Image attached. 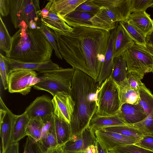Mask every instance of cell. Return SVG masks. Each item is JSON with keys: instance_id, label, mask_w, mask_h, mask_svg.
Masks as SVG:
<instances>
[{"instance_id": "6da1fadb", "label": "cell", "mask_w": 153, "mask_h": 153, "mask_svg": "<svg viewBox=\"0 0 153 153\" xmlns=\"http://www.w3.org/2000/svg\"><path fill=\"white\" fill-rule=\"evenodd\" d=\"M62 57L75 69L97 80L108 43L110 32L94 27L78 26L71 31H54Z\"/></svg>"}, {"instance_id": "7a4b0ae2", "label": "cell", "mask_w": 153, "mask_h": 153, "mask_svg": "<svg viewBox=\"0 0 153 153\" xmlns=\"http://www.w3.org/2000/svg\"><path fill=\"white\" fill-rule=\"evenodd\" d=\"M100 87L96 80L75 69L68 93L75 103L70 123L71 138L80 134L87 127L92 117L96 113Z\"/></svg>"}, {"instance_id": "3957f363", "label": "cell", "mask_w": 153, "mask_h": 153, "mask_svg": "<svg viewBox=\"0 0 153 153\" xmlns=\"http://www.w3.org/2000/svg\"><path fill=\"white\" fill-rule=\"evenodd\" d=\"M11 48L5 57L25 63L47 62L53 49L38 29L21 28L13 35Z\"/></svg>"}, {"instance_id": "277c9868", "label": "cell", "mask_w": 153, "mask_h": 153, "mask_svg": "<svg viewBox=\"0 0 153 153\" xmlns=\"http://www.w3.org/2000/svg\"><path fill=\"white\" fill-rule=\"evenodd\" d=\"M10 14L15 28L39 29L41 25L39 0H10Z\"/></svg>"}, {"instance_id": "5b68a950", "label": "cell", "mask_w": 153, "mask_h": 153, "mask_svg": "<svg viewBox=\"0 0 153 153\" xmlns=\"http://www.w3.org/2000/svg\"><path fill=\"white\" fill-rule=\"evenodd\" d=\"M75 69L73 68L37 72L39 82L33 87L47 91L54 97L58 92L68 93L71 88Z\"/></svg>"}, {"instance_id": "8992f818", "label": "cell", "mask_w": 153, "mask_h": 153, "mask_svg": "<svg viewBox=\"0 0 153 153\" xmlns=\"http://www.w3.org/2000/svg\"><path fill=\"white\" fill-rule=\"evenodd\" d=\"M96 114L111 116L118 112L121 105L117 84L110 76L102 84L97 96Z\"/></svg>"}, {"instance_id": "52a82bcc", "label": "cell", "mask_w": 153, "mask_h": 153, "mask_svg": "<svg viewBox=\"0 0 153 153\" xmlns=\"http://www.w3.org/2000/svg\"><path fill=\"white\" fill-rule=\"evenodd\" d=\"M128 72L136 73L142 77L153 71V56L141 46L135 43L123 54Z\"/></svg>"}, {"instance_id": "ba28073f", "label": "cell", "mask_w": 153, "mask_h": 153, "mask_svg": "<svg viewBox=\"0 0 153 153\" xmlns=\"http://www.w3.org/2000/svg\"><path fill=\"white\" fill-rule=\"evenodd\" d=\"M8 91L10 93H19L26 95L30 91L33 80L37 79L36 71L18 69L7 73Z\"/></svg>"}, {"instance_id": "9c48e42d", "label": "cell", "mask_w": 153, "mask_h": 153, "mask_svg": "<svg viewBox=\"0 0 153 153\" xmlns=\"http://www.w3.org/2000/svg\"><path fill=\"white\" fill-rule=\"evenodd\" d=\"M97 140L95 132L88 126L80 134L71 138L61 147L65 153H88L96 149Z\"/></svg>"}, {"instance_id": "30bf717a", "label": "cell", "mask_w": 153, "mask_h": 153, "mask_svg": "<svg viewBox=\"0 0 153 153\" xmlns=\"http://www.w3.org/2000/svg\"><path fill=\"white\" fill-rule=\"evenodd\" d=\"M0 136L2 153H4L11 144L13 125L16 115L6 107L0 97Z\"/></svg>"}, {"instance_id": "8fae6325", "label": "cell", "mask_w": 153, "mask_h": 153, "mask_svg": "<svg viewBox=\"0 0 153 153\" xmlns=\"http://www.w3.org/2000/svg\"><path fill=\"white\" fill-rule=\"evenodd\" d=\"M51 100L53 114L70 124L74 110L75 103L69 93L65 91L58 92Z\"/></svg>"}, {"instance_id": "7c38bea8", "label": "cell", "mask_w": 153, "mask_h": 153, "mask_svg": "<svg viewBox=\"0 0 153 153\" xmlns=\"http://www.w3.org/2000/svg\"><path fill=\"white\" fill-rule=\"evenodd\" d=\"M95 134L97 139L108 151L123 145L135 144L137 142L134 137L108 131L104 129L95 131Z\"/></svg>"}, {"instance_id": "4fadbf2b", "label": "cell", "mask_w": 153, "mask_h": 153, "mask_svg": "<svg viewBox=\"0 0 153 153\" xmlns=\"http://www.w3.org/2000/svg\"><path fill=\"white\" fill-rule=\"evenodd\" d=\"M52 100L43 95L37 97L26 109L25 112L30 120L42 119L53 114Z\"/></svg>"}, {"instance_id": "5bb4252c", "label": "cell", "mask_w": 153, "mask_h": 153, "mask_svg": "<svg viewBox=\"0 0 153 153\" xmlns=\"http://www.w3.org/2000/svg\"><path fill=\"white\" fill-rule=\"evenodd\" d=\"M99 6L108 9L116 18L117 22L128 20L131 13V0H93Z\"/></svg>"}, {"instance_id": "9a60e30c", "label": "cell", "mask_w": 153, "mask_h": 153, "mask_svg": "<svg viewBox=\"0 0 153 153\" xmlns=\"http://www.w3.org/2000/svg\"><path fill=\"white\" fill-rule=\"evenodd\" d=\"M118 24L114 29L110 32L104 60L101 66L99 76L96 80L100 86L102 82L110 76L112 70L114 59V43L116 29Z\"/></svg>"}, {"instance_id": "2e32d148", "label": "cell", "mask_w": 153, "mask_h": 153, "mask_svg": "<svg viewBox=\"0 0 153 153\" xmlns=\"http://www.w3.org/2000/svg\"><path fill=\"white\" fill-rule=\"evenodd\" d=\"M7 73L10 71L18 69L32 70L41 71L57 69L60 67L51 60L42 63H25L16 61L5 56Z\"/></svg>"}, {"instance_id": "e0dca14e", "label": "cell", "mask_w": 153, "mask_h": 153, "mask_svg": "<svg viewBox=\"0 0 153 153\" xmlns=\"http://www.w3.org/2000/svg\"><path fill=\"white\" fill-rule=\"evenodd\" d=\"M118 112L127 125L139 123L147 117L139 103L137 104H123L121 105Z\"/></svg>"}, {"instance_id": "ac0fdd59", "label": "cell", "mask_w": 153, "mask_h": 153, "mask_svg": "<svg viewBox=\"0 0 153 153\" xmlns=\"http://www.w3.org/2000/svg\"><path fill=\"white\" fill-rule=\"evenodd\" d=\"M127 20L145 37L153 30V20L146 11L134 12Z\"/></svg>"}, {"instance_id": "d6986e66", "label": "cell", "mask_w": 153, "mask_h": 153, "mask_svg": "<svg viewBox=\"0 0 153 153\" xmlns=\"http://www.w3.org/2000/svg\"><path fill=\"white\" fill-rule=\"evenodd\" d=\"M135 43L125 28L119 22L114 46V58L123 55Z\"/></svg>"}, {"instance_id": "ffe728a7", "label": "cell", "mask_w": 153, "mask_h": 153, "mask_svg": "<svg viewBox=\"0 0 153 153\" xmlns=\"http://www.w3.org/2000/svg\"><path fill=\"white\" fill-rule=\"evenodd\" d=\"M126 125L118 112L114 115L103 116L95 113L92 117L88 126L94 132L103 128Z\"/></svg>"}, {"instance_id": "44dd1931", "label": "cell", "mask_w": 153, "mask_h": 153, "mask_svg": "<svg viewBox=\"0 0 153 153\" xmlns=\"http://www.w3.org/2000/svg\"><path fill=\"white\" fill-rule=\"evenodd\" d=\"M86 0H51L49 10L63 17L74 11L80 4Z\"/></svg>"}, {"instance_id": "7402d4cb", "label": "cell", "mask_w": 153, "mask_h": 153, "mask_svg": "<svg viewBox=\"0 0 153 153\" xmlns=\"http://www.w3.org/2000/svg\"><path fill=\"white\" fill-rule=\"evenodd\" d=\"M117 84L119 90L121 105L124 103L131 104L139 103L140 99L139 92L131 87L127 79Z\"/></svg>"}, {"instance_id": "603a6c76", "label": "cell", "mask_w": 153, "mask_h": 153, "mask_svg": "<svg viewBox=\"0 0 153 153\" xmlns=\"http://www.w3.org/2000/svg\"><path fill=\"white\" fill-rule=\"evenodd\" d=\"M93 16L91 14L74 10L60 18L71 27L84 26L95 27L91 21V19Z\"/></svg>"}, {"instance_id": "cb8c5ba5", "label": "cell", "mask_w": 153, "mask_h": 153, "mask_svg": "<svg viewBox=\"0 0 153 153\" xmlns=\"http://www.w3.org/2000/svg\"><path fill=\"white\" fill-rule=\"evenodd\" d=\"M41 22L53 31L60 33L71 31L73 27L69 26L56 14L49 12L45 15L41 16Z\"/></svg>"}, {"instance_id": "d4e9b609", "label": "cell", "mask_w": 153, "mask_h": 153, "mask_svg": "<svg viewBox=\"0 0 153 153\" xmlns=\"http://www.w3.org/2000/svg\"><path fill=\"white\" fill-rule=\"evenodd\" d=\"M54 128L58 144L61 146L71 138V131L70 124L64 119L53 114Z\"/></svg>"}, {"instance_id": "484cf974", "label": "cell", "mask_w": 153, "mask_h": 153, "mask_svg": "<svg viewBox=\"0 0 153 153\" xmlns=\"http://www.w3.org/2000/svg\"><path fill=\"white\" fill-rule=\"evenodd\" d=\"M30 120L25 112L21 115H16L14 122L11 144L18 141L26 136V130Z\"/></svg>"}, {"instance_id": "4316f807", "label": "cell", "mask_w": 153, "mask_h": 153, "mask_svg": "<svg viewBox=\"0 0 153 153\" xmlns=\"http://www.w3.org/2000/svg\"><path fill=\"white\" fill-rule=\"evenodd\" d=\"M128 71L127 63L123 55L114 59L113 65L110 76L117 83L127 79Z\"/></svg>"}, {"instance_id": "83f0119b", "label": "cell", "mask_w": 153, "mask_h": 153, "mask_svg": "<svg viewBox=\"0 0 153 153\" xmlns=\"http://www.w3.org/2000/svg\"><path fill=\"white\" fill-rule=\"evenodd\" d=\"M138 92L140 99L139 103L148 117H153V94L143 83L140 86Z\"/></svg>"}, {"instance_id": "f1b7e54d", "label": "cell", "mask_w": 153, "mask_h": 153, "mask_svg": "<svg viewBox=\"0 0 153 153\" xmlns=\"http://www.w3.org/2000/svg\"><path fill=\"white\" fill-rule=\"evenodd\" d=\"M103 129L108 131L134 137L137 141L143 136L140 131L129 125L110 127Z\"/></svg>"}, {"instance_id": "f546056e", "label": "cell", "mask_w": 153, "mask_h": 153, "mask_svg": "<svg viewBox=\"0 0 153 153\" xmlns=\"http://www.w3.org/2000/svg\"><path fill=\"white\" fill-rule=\"evenodd\" d=\"M42 128V119H36L30 120L26 128V135L38 142L41 138Z\"/></svg>"}, {"instance_id": "4dcf8cb0", "label": "cell", "mask_w": 153, "mask_h": 153, "mask_svg": "<svg viewBox=\"0 0 153 153\" xmlns=\"http://www.w3.org/2000/svg\"><path fill=\"white\" fill-rule=\"evenodd\" d=\"M0 20V48L7 54L11 49L12 37L10 35L1 16Z\"/></svg>"}, {"instance_id": "1f68e13d", "label": "cell", "mask_w": 153, "mask_h": 153, "mask_svg": "<svg viewBox=\"0 0 153 153\" xmlns=\"http://www.w3.org/2000/svg\"><path fill=\"white\" fill-rule=\"evenodd\" d=\"M119 23L125 28L135 43L142 46L145 47L146 45V37L129 23L127 20L119 22Z\"/></svg>"}, {"instance_id": "d6a6232c", "label": "cell", "mask_w": 153, "mask_h": 153, "mask_svg": "<svg viewBox=\"0 0 153 153\" xmlns=\"http://www.w3.org/2000/svg\"><path fill=\"white\" fill-rule=\"evenodd\" d=\"M44 153L49 149L59 146L58 144L55 131L42 133L41 138L38 142Z\"/></svg>"}, {"instance_id": "836d02e7", "label": "cell", "mask_w": 153, "mask_h": 153, "mask_svg": "<svg viewBox=\"0 0 153 153\" xmlns=\"http://www.w3.org/2000/svg\"><path fill=\"white\" fill-rule=\"evenodd\" d=\"M38 29L44 35L53 48L56 56L60 59H62V58L58 49L57 43L55 39L54 31L42 22H41V26Z\"/></svg>"}, {"instance_id": "e575fe53", "label": "cell", "mask_w": 153, "mask_h": 153, "mask_svg": "<svg viewBox=\"0 0 153 153\" xmlns=\"http://www.w3.org/2000/svg\"><path fill=\"white\" fill-rule=\"evenodd\" d=\"M129 125L139 130L143 136L153 135V117H147L139 123Z\"/></svg>"}, {"instance_id": "d590c367", "label": "cell", "mask_w": 153, "mask_h": 153, "mask_svg": "<svg viewBox=\"0 0 153 153\" xmlns=\"http://www.w3.org/2000/svg\"><path fill=\"white\" fill-rule=\"evenodd\" d=\"M115 153H153L150 151L141 147L135 144L121 146L112 150Z\"/></svg>"}, {"instance_id": "8d00e7d4", "label": "cell", "mask_w": 153, "mask_h": 153, "mask_svg": "<svg viewBox=\"0 0 153 153\" xmlns=\"http://www.w3.org/2000/svg\"><path fill=\"white\" fill-rule=\"evenodd\" d=\"M100 9V7L95 4L93 0H86L78 6L75 10L94 15L98 12Z\"/></svg>"}, {"instance_id": "74e56055", "label": "cell", "mask_w": 153, "mask_h": 153, "mask_svg": "<svg viewBox=\"0 0 153 153\" xmlns=\"http://www.w3.org/2000/svg\"><path fill=\"white\" fill-rule=\"evenodd\" d=\"M131 13L137 11H146L149 7H153V0H131Z\"/></svg>"}, {"instance_id": "f35d334b", "label": "cell", "mask_w": 153, "mask_h": 153, "mask_svg": "<svg viewBox=\"0 0 153 153\" xmlns=\"http://www.w3.org/2000/svg\"><path fill=\"white\" fill-rule=\"evenodd\" d=\"M23 153H44L38 143L29 136L24 145Z\"/></svg>"}, {"instance_id": "ab89813d", "label": "cell", "mask_w": 153, "mask_h": 153, "mask_svg": "<svg viewBox=\"0 0 153 153\" xmlns=\"http://www.w3.org/2000/svg\"><path fill=\"white\" fill-rule=\"evenodd\" d=\"M143 78L136 73L129 72L127 79L131 87L134 90L138 91L140 86L143 83L141 81Z\"/></svg>"}, {"instance_id": "60d3db41", "label": "cell", "mask_w": 153, "mask_h": 153, "mask_svg": "<svg viewBox=\"0 0 153 153\" xmlns=\"http://www.w3.org/2000/svg\"><path fill=\"white\" fill-rule=\"evenodd\" d=\"M5 56L0 53V74L5 90L8 88V75Z\"/></svg>"}, {"instance_id": "b9f144b4", "label": "cell", "mask_w": 153, "mask_h": 153, "mask_svg": "<svg viewBox=\"0 0 153 153\" xmlns=\"http://www.w3.org/2000/svg\"><path fill=\"white\" fill-rule=\"evenodd\" d=\"M135 144L145 149L153 151V135L143 136Z\"/></svg>"}, {"instance_id": "7bdbcfd3", "label": "cell", "mask_w": 153, "mask_h": 153, "mask_svg": "<svg viewBox=\"0 0 153 153\" xmlns=\"http://www.w3.org/2000/svg\"><path fill=\"white\" fill-rule=\"evenodd\" d=\"M10 11V0H0V14L3 17L7 16Z\"/></svg>"}, {"instance_id": "ee69618b", "label": "cell", "mask_w": 153, "mask_h": 153, "mask_svg": "<svg viewBox=\"0 0 153 153\" xmlns=\"http://www.w3.org/2000/svg\"><path fill=\"white\" fill-rule=\"evenodd\" d=\"M4 153H19V143L11 144Z\"/></svg>"}, {"instance_id": "f6af8a7d", "label": "cell", "mask_w": 153, "mask_h": 153, "mask_svg": "<svg viewBox=\"0 0 153 153\" xmlns=\"http://www.w3.org/2000/svg\"><path fill=\"white\" fill-rule=\"evenodd\" d=\"M97 153H108L105 147L97 140Z\"/></svg>"}, {"instance_id": "bcb514c9", "label": "cell", "mask_w": 153, "mask_h": 153, "mask_svg": "<svg viewBox=\"0 0 153 153\" xmlns=\"http://www.w3.org/2000/svg\"><path fill=\"white\" fill-rule=\"evenodd\" d=\"M46 153H65L62 149L61 146L51 148L48 149Z\"/></svg>"}, {"instance_id": "7dc6e473", "label": "cell", "mask_w": 153, "mask_h": 153, "mask_svg": "<svg viewBox=\"0 0 153 153\" xmlns=\"http://www.w3.org/2000/svg\"><path fill=\"white\" fill-rule=\"evenodd\" d=\"M146 44L153 45V30L146 37Z\"/></svg>"}, {"instance_id": "c3c4849f", "label": "cell", "mask_w": 153, "mask_h": 153, "mask_svg": "<svg viewBox=\"0 0 153 153\" xmlns=\"http://www.w3.org/2000/svg\"><path fill=\"white\" fill-rule=\"evenodd\" d=\"M141 46L153 56V45L146 43L145 47Z\"/></svg>"}, {"instance_id": "681fc988", "label": "cell", "mask_w": 153, "mask_h": 153, "mask_svg": "<svg viewBox=\"0 0 153 153\" xmlns=\"http://www.w3.org/2000/svg\"><path fill=\"white\" fill-rule=\"evenodd\" d=\"M108 153H115L112 150L108 151Z\"/></svg>"}, {"instance_id": "f907efd6", "label": "cell", "mask_w": 153, "mask_h": 153, "mask_svg": "<svg viewBox=\"0 0 153 153\" xmlns=\"http://www.w3.org/2000/svg\"><path fill=\"white\" fill-rule=\"evenodd\" d=\"M73 153H87L85 152H76Z\"/></svg>"}, {"instance_id": "816d5d0a", "label": "cell", "mask_w": 153, "mask_h": 153, "mask_svg": "<svg viewBox=\"0 0 153 153\" xmlns=\"http://www.w3.org/2000/svg\"><path fill=\"white\" fill-rule=\"evenodd\" d=\"M152 73H153V71L152 72Z\"/></svg>"}, {"instance_id": "f5cc1de1", "label": "cell", "mask_w": 153, "mask_h": 153, "mask_svg": "<svg viewBox=\"0 0 153 153\" xmlns=\"http://www.w3.org/2000/svg\"><path fill=\"white\" fill-rule=\"evenodd\" d=\"M153 20V19H152Z\"/></svg>"}]
</instances>
